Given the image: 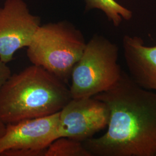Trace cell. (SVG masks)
<instances>
[{
	"label": "cell",
	"mask_w": 156,
	"mask_h": 156,
	"mask_svg": "<svg viewBox=\"0 0 156 156\" xmlns=\"http://www.w3.org/2000/svg\"><path fill=\"white\" fill-rule=\"evenodd\" d=\"M109 110L106 133L83 142L91 156H156V92L122 71L111 87L94 96Z\"/></svg>",
	"instance_id": "1"
},
{
	"label": "cell",
	"mask_w": 156,
	"mask_h": 156,
	"mask_svg": "<svg viewBox=\"0 0 156 156\" xmlns=\"http://www.w3.org/2000/svg\"><path fill=\"white\" fill-rule=\"evenodd\" d=\"M72 99L69 88L44 68L33 64L11 75L0 90V120L5 124L60 111Z\"/></svg>",
	"instance_id": "2"
},
{
	"label": "cell",
	"mask_w": 156,
	"mask_h": 156,
	"mask_svg": "<svg viewBox=\"0 0 156 156\" xmlns=\"http://www.w3.org/2000/svg\"><path fill=\"white\" fill-rule=\"evenodd\" d=\"M86 42L81 31L67 20L41 24L27 46L32 64L44 68L67 84Z\"/></svg>",
	"instance_id": "3"
},
{
	"label": "cell",
	"mask_w": 156,
	"mask_h": 156,
	"mask_svg": "<svg viewBox=\"0 0 156 156\" xmlns=\"http://www.w3.org/2000/svg\"><path fill=\"white\" fill-rule=\"evenodd\" d=\"M118 56L117 45L104 36L94 35L73 68L69 87L72 98L92 97L111 87L122 73Z\"/></svg>",
	"instance_id": "4"
},
{
	"label": "cell",
	"mask_w": 156,
	"mask_h": 156,
	"mask_svg": "<svg viewBox=\"0 0 156 156\" xmlns=\"http://www.w3.org/2000/svg\"><path fill=\"white\" fill-rule=\"evenodd\" d=\"M109 110L94 97L72 98L59 112L58 138L80 142L93 137L108 126Z\"/></svg>",
	"instance_id": "5"
},
{
	"label": "cell",
	"mask_w": 156,
	"mask_h": 156,
	"mask_svg": "<svg viewBox=\"0 0 156 156\" xmlns=\"http://www.w3.org/2000/svg\"><path fill=\"white\" fill-rule=\"evenodd\" d=\"M41 24L23 0H6L0 8V60L7 64L17 50L27 48Z\"/></svg>",
	"instance_id": "6"
},
{
	"label": "cell",
	"mask_w": 156,
	"mask_h": 156,
	"mask_svg": "<svg viewBox=\"0 0 156 156\" xmlns=\"http://www.w3.org/2000/svg\"><path fill=\"white\" fill-rule=\"evenodd\" d=\"M59 112L45 117L6 124L0 138V156L6 151H45L58 138Z\"/></svg>",
	"instance_id": "7"
},
{
	"label": "cell",
	"mask_w": 156,
	"mask_h": 156,
	"mask_svg": "<svg viewBox=\"0 0 156 156\" xmlns=\"http://www.w3.org/2000/svg\"><path fill=\"white\" fill-rule=\"evenodd\" d=\"M123 49L129 77L140 87L156 92V45L147 46L141 38L125 35Z\"/></svg>",
	"instance_id": "8"
},
{
	"label": "cell",
	"mask_w": 156,
	"mask_h": 156,
	"mask_svg": "<svg viewBox=\"0 0 156 156\" xmlns=\"http://www.w3.org/2000/svg\"><path fill=\"white\" fill-rule=\"evenodd\" d=\"M86 11L93 9L103 12L109 21L115 26H120L123 20H129L133 17V13L115 0H84Z\"/></svg>",
	"instance_id": "9"
},
{
	"label": "cell",
	"mask_w": 156,
	"mask_h": 156,
	"mask_svg": "<svg viewBox=\"0 0 156 156\" xmlns=\"http://www.w3.org/2000/svg\"><path fill=\"white\" fill-rule=\"evenodd\" d=\"M45 156H91L83 143L67 137H59L46 149Z\"/></svg>",
	"instance_id": "10"
},
{
	"label": "cell",
	"mask_w": 156,
	"mask_h": 156,
	"mask_svg": "<svg viewBox=\"0 0 156 156\" xmlns=\"http://www.w3.org/2000/svg\"><path fill=\"white\" fill-rule=\"evenodd\" d=\"M45 151H34L14 150L6 151L1 156H45Z\"/></svg>",
	"instance_id": "11"
},
{
	"label": "cell",
	"mask_w": 156,
	"mask_h": 156,
	"mask_svg": "<svg viewBox=\"0 0 156 156\" xmlns=\"http://www.w3.org/2000/svg\"><path fill=\"white\" fill-rule=\"evenodd\" d=\"M11 75V70L7 64L0 60V90Z\"/></svg>",
	"instance_id": "12"
},
{
	"label": "cell",
	"mask_w": 156,
	"mask_h": 156,
	"mask_svg": "<svg viewBox=\"0 0 156 156\" xmlns=\"http://www.w3.org/2000/svg\"><path fill=\"white\" fill-rule=\"evenodd\" d=\"M6 124L0 120V138L2 136L5 131Z\"/></svg>",
	"instance_id": "13"
}]
</instances>
